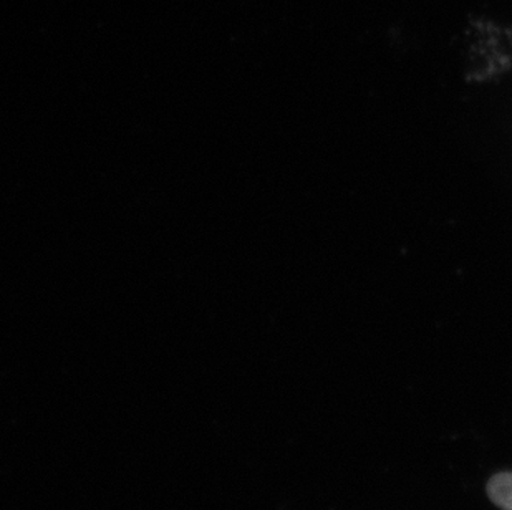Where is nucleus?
I'll list each match as a JSON object with an SVG mask.
<instances>
[{"mask_svg":"<svg viewBox=\"0 0 512 510\" xmlns=\"http://www.w3.org/2000/svg\"><path fill=\"white\" fill-rule=\"evenodd\" d=\"M488 497L499 509L512 510V472H499L488 481Z\"/></svg>","mask_w":512,"mask_h":510,"instance_id":"nucleus-1","label":"nucleus"}]
</instances>
